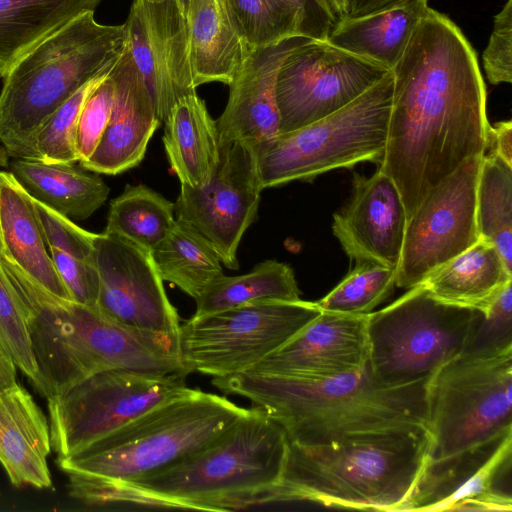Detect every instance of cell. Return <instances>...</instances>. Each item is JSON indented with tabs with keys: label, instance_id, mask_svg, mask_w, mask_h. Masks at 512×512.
<instances>
[{
	"label": "cell",
	"instance_id": "6da1fadb",
	"mask_svg": "<svg viewBox=\"0 0 512 512\" xmlns=\"http://www.w3.org/2000/svg\"><path fill=\"white\" fill-rule=\"evenodd\" d=\"M391 73L379 169L397 186L409 219L432 187L469 157L486 153V89L464 33L429 6Z\"/></svg>",
	"mask_w": 512,
	"mask_h": 512
},
{
	"label": "cell",
	"instance_id": "7a4b0ae2",
	"mask_svg": "<svg viewBox=\"0 0 512 512\" xmlns=\"http://www.w3.org/2000/svg\"><path fill=\"white\" fill-rule=\"evenodd\" d=\"M432 377L402 386H382L367 365L360 371L321 380L242 372L213 377L212 384L266 411L283 427L289 442L318 446L392 431L429 433Z\"/></svg>",
	"mask_w": 512,
	"mask_h": 512
},
{
	"label": "cell",
	"instance_id": "3957f363",
	"mask_svg": "<svg viewBox=\"0 0 512 512\" xmlns=\"http://www.w3.org/2000/svg\"><path fill=\"white\" fill-rule=\"evenodd\" d=\"M429 448L425 430L392 431L332 445L288 441L281 479L265 503L310 501L399 511L429 458Z\"/></svg>",
	"mask_w": 512,
	"mask_h": 512
},
{
	"label": "cell",
	"instance_id": "277c9868",
	"mask_svg": "<svg viewBox=\"0 0 512 512\" xmlns=\"http://www.w3.org/2000/svg\"><path fill=\"white\" fill-rule=\"evenodd\" d=\"M125 44L124 24H100L87 11L21 57L3 78L0 92V142L8 155L33 160V141L42 124L113 66Z\"/></svg>",
	"mask_w": 512,
	"mask_h": 512
},
{
	"label": "cell",
	"instance_id": "5b68a950",
	"mask_svg": "<svg viewBox=\"0 0 512 512\" xmlns=\"http://www.w3.org/2000/svg\"><path fill=\"white\" fill-rule=\"evenodd\" d=\"M288 450L283 427L254 407L201 449L130 483L184 509L227 511L265 503L279 483Z\"/></svg>",
	"mask_w": 512,
	"mask_h": 512
},
{
	"label": "cell",
	"instance_id": "8992f818",
	"mask_svg": "<svg viewBox=\"0 0 512 512\" xmlns=\"http://www.w3.org/2000/svg\"><path fill=\"white\" fill-rule=\"evenodd\" d=\"M245 411L226 397L189 388L57 464L66 475L134 482L201 449Z\"/></svg>",
	"mask_w": 512,
	"mask_h": 512
},
{
	"label": "cell",
	"instance_id": "52a82bcc",
	"mask_svg": "<svg viewBox=\"0 0 512 512\" xmlns=\"http://www.w3.org/2000/svg\"><path fill=\"white\" fill-rule=\"evenodd\" d=\"M392 92L389 71L338 111L251 148L261 187L311 180L363 161L380 164L387 144Z\"/></svg>",
	"mask_w": 512,
	"mask_h": 512
},
{
	"label": "cell",
	"instance_id": "ba28073f",
	"mask_svg": "<svg viewBox=\"0 0 512 512\" xmlns=\"http://www.w3.org/2000/svg\"><path fill=\"white\" fill-rule=\"evenodd\" d=\"M477 309L445 303L422 284L368 314V367L382 386L431 377L464 348Z\"/></svg>",
	"mask_w": 512,
	"mask_h": 512
},
{
	"label": "cell",
	"instance_id": "9c48e42d",
	"mask_svg": "<svg viewBox=\"0 0 512 512\" xmlns=\"http://www.w3.org/2000/svg\"><path fill=\"white\" fill-rule=\"evenodd\" d=\"M428 403V459L512 433V351L448 361L430 381Z\"/></svg>",
	"mask_w": 512,
	"mask_h": 512
},
{
	"label": "cell",
	"instance_id": "30bf717a",
	"mask_svg": "<svg viewBox=\"0 0 512 512\" xmlns=\"http://www.w3.org/2000/svg\"><path fill=\"white\" fill-rule=\"evenodd\" d=\"M321 313L316 302L258 301L192 316L180 325V356L187 375L248 372Z\"/></svg>",
	"mask_w": 512,
	"mask_h": 512
},
{
	"label": "cell",
	"instance_id": "8fae6325",
	"mask_svg": "<svg viewBox=\"0 0 512 512\" xmlns=\"http://www.w3.org/2000/svg\"><path fill=\"white\" fill-rule=\"evenodd\" d=\"M189 390L185 375L119 369L90 375L48 400L51 448L77 455L153 407Z\"/></svg>",
	"mask_w": 512,
	"mask_h": 512
},
{
	"label": "cell",
	"instance_id": "7c38bea8",
	"mask_svg": "<svg viewBox=\"0 0 512 512\" xmlns=\"http://www.w3.org/2000/svg\"><path fill=\"white\" fill-rule=\"evenodd\" d=\"M390 70L308 38L283 60L276 79L279 133L322 119L358 98Z\"/></svg>",
	"mask_w": 512,
	"mask_h": 512
},
{
	"label": "cell",
	"instance_id": "4fadbf2b",
	"mask_svg": "<svg viewBox=\"0 0 512 512\" xmlns=\"http://www.w3.org/2000/svg\"><path fill=\"white\" fill-rule=\"evenodd\" d=\"M483 156L466 159L432 187L407 221L396 286L413 288L480 239L476 189Z\"/></svg>",
	"mask_w": 512,
	"mask_h": 512
},
{
	"label": "cell",
	"instance_id": "5bb4252c",
	"mask_svg": "<svg viewBox=\"0 0 512 512\" xmlns=\"http://www.w3.org/2000/svg\"><path fill=\"white\" fill-rule=\"evenodd\" d=\"M262 190L252 149L238 142L220 146L219 164L207 184H181L176 219L200 233L222 264L238 269L237 250L255 220Z\"/></svg>",
	"mask_w": 512,
	"mask_h": 512
},
{
	"label": "cell",
	"instance_id": "9a60e30c",
	"mask_svg": "<svg viewBox=\"0 0 512 512\" xmlns=\"http://www.w3.org/2000/svg\"><path fill=\"white\" fill-rule=\"evenodd\" d=\"M512 433L428 459L399 511H511Z\"/></svg>",
	"mask_w": 512,
	"mask_h": 512
},
{
	"label": "cell",
	"instance_id": "2e32d148",
	"mask_svg": "<svg viewBox=\"0 0 512 512\" xmlns=\"http://www.w3.org/2000/svg\"><path fill=\"white\" fill-rule=\"evenodd\" d=\"M62 349L84 378L111 369L187 375L178 333L143 330L116 322L97 308L74 303L62 334Z\"/></svg>",
	"mask_w": 512,
	"mask_h": 512
},
{
	"label": "cell",
	"instance_id": "e0dca14e",
	"mask_svg": "<svg viewBox=\"0 0 512 512\" xmlns=\"http://www.w3.org/2000/svg\"><path fill=\"white\" fill-rule=\"evenodd\" d=\"M94 261L99 275L96 308L103 315L138 329L178 333L177 310L150 251L103 232L94 236Z\"/></svg>",
	"mask_w": 512,
	"mask_h": 512
},
{
	"label": "cell",
	"instance_id": "ac0fdd59",
	"mask_svg": "<svg viewBox=\"0 0 512 512\" xmlns=\"http://www.w3.org/2000/svg\"><path fill=\"white\" fill-rule=\"evenodd\" d=\"M367 315L321 311L250 373L321 380L356 372L368 365Z\"/></svg>",
	"mask_w": 512,
	"mask_h": 512
},
{
	"label": "cell",
	"instance_id": "d6986e66",
	"mask_svg": "<svg viewBox=\"0 0 512 512\" xmlns=\"http://www.w3.org/2000/svg\"><path fill=\"white\" fill-rule=\"evenodd\" d=\"M408 217L400 192L378 169L370 177L354 173L352 194L333 217V233L355 262L397 269Z\"/></svg>",
	"mask_w": 512,
	"mask_h": 512
},
{
	"label": "cell",
	"instance_id": "ffe728a7",
	"mask_svg": "<svg viewBox=\"0 0 512 512\" xmlns=\"http://www.w3.org/2000/svg\"><path fill=\"white\" fill-rule=\"evenodd\" d=\"M307 39L294 36L248 52L228 85L226 107L216 120L219 147L238 142L253 148L279 134L277 74L288 53Z\"/></svg>",
	"mask_w": 512,
	"mask_h": 512
},
{
	"label": "cell",
	"instance_id": "44dd1931",
	"mask_svg": "<svg viewBox=\"0 0 512 512\" xmlns=\"http://www.w3.org/2000/svg\"><path fill=\"white\" fill-rule=\"evenodd\" d=\"M110 76L115 95L108 125L93 154L80 165L88 171L116 175L143 160L161 121L127 42Z\"/></svg>",
	"mask_w": 512,
	"mask_h": 512
},
{
	"label": "cell",
	"instance_id": "7402d4cb",
	"mask_svg": "<svg viewBox=\"0 0 512 512\" xmlns=\"http://www.w3.org/2000/svg\"><path fill=\"white\" fill-rule=\"evenodd\" d=\"M51 449L47 418L30 393L18 384L0 392V463L10 482L51 488Z\"/></svg>",
	"mask_w": 512,
	"mask_h": 512
},
{
	"label": "cell",
	"instance_id": "603a6c76",
	"mask_svg": "<svg viewBox=\"0 0 512 512\" xmlns=\"http://www.w3.org/2000/svg\"><path fill=\"white\" fill-rule=\"evenodd\" d=\"M187 56L193 87L229 85L250 51L232 21L227 0H189Z\"/></svg>",
	"mask_w": 512,
	"mask_h": 512
},
{
	"label": "cell",
	"instance_id": "cb8c5ba5",
	"mask_svg": "<svg viewBox=\"0 0 512 512\" xmlns=\"http://www.w3.org/2000/svg\"><path fill=\"white\" fill-rule=\"evenodd\" d=\"M0 250L51 294L72 300L46 249L32 196L0 171Z\"/></svg>",
	"mask_w": 512,
	"mask_h": 512
},
{
	"label": "cell",
	"instance_id": "d4e9b609",
	"mask_svg": "<svg viewBox=\"0 0 512 512\" xmlns=\"http://www.w3.org/2000/svg\"><path fill=\"white\" fill-rule=\"evenodd\" d=\"M163 143L169 165L180 183L207 184L220 161L216 120L196 91L180 96L163 122Z\"/></svg>",
	"mask_w": 512,
	"mask_h": 512
},
{
	"label": "cell",
	"instance_id": "484cf974",
	"mask_svg": "<svg viewBox=\"0 0 512 512\" xmlns=\"http://www.w3.org/2000/svg\"><path fill=\"white\" fill-rule=\"evenodd\" d=\"M427 8L428 0H403L376 13L343 18L336 22L326 40L391 71Z\"/></svg>",
	"mask_w": 512,
	"mask_h": 512
},
{
	"label": "cell",
	"instance_id": "4316f807",
	"mask_svg": "<svg viewBox=\"0 0 512 512\" xmlns=\"http://www.w3.org/2000/svg\"><path fill=\"white\" fill-rule=\"evenodd\" d=\"M510 283L512 270L496 247L479 239L420 284L440 301L485 311Z\"/></svg>",
	"mask_w": 512,
	"mask_h": 512
},
{
	"label": "cell",
	"instance_id": "83f0119b",
	"mask_svg": "<svg viewBox=\"0 0 512 512\" xmlns=\"http://www.w3.org/2000/svg\"><path fill=\"white\" fill-rule=\"evenodd\" d=\"M11 172L34 199L68 218L87 219L106 201L109 187L74 163L16 159Z\"/></svg>",
	"mask_w": 512,
	"mask_h": 512
},
{
	"label": "cell",
	"instance_id": "f1b7e54d",
	"mask_svg": "<svg viewBox=\"0 0 512 512\" xmlns=\"http://www.w3.org/2000/svg\"><path fill=\"white\" fill-rule=\"evenodd\" d=\"M102 0H0V78L42 40Z\"/></svg>",
	"mask_w": 512,
	"mask_h": 512
},
{
	"label": "cell",
	"instance_id": "f546056e",
	"mask_svg": "<svg viewBox=\"0 0 512 512\" xmlns=\"http://www.w3.org/2000/svg\"><path fill=\"white\" fill-rule=\"evenodd\" d=\"M151 255L162 280L194 299L223 275L222 262L211 244L190 225L177 219Z\"/></svg>",
	"mask_w": 512,
	"mask_h": 512
},
{
	"label": "cell",
	"instance_id": "4dcf8cb0",
	"mask_svg": "<svg viewBox=\"0 0 512 512\" xmlns=\"http://www.w3.org/2000/svg\"><path fill=\"white\" fill-rule=\"evenodd\" d=\"M300 294L292 268L276 260H266L246 274H223L218 277L195 299L196 311L193 316L199 317L258 301H296L300 299Z\"/></svg>",
	"mask_w": 512,
	"mask_h": 512
},
{
	"label": "cell",
	"instance_id": "1f68e13d",
	"mask_svg": "<svg viewBox=\"0 0 512 512\" xmlns=\"http://www.w3.org/2000/svg\"><path fill=\"white\" fill-rule=\"evenodd\" d=\"M175 204L151 188L127 184L110 202L105 233L152 251L167 236L176 219Z\"/></svg>",
	"mask_w": 512,
	"mask_h": 512
},
{
	"label": "cell",
	"instance_id": "d6a6232c",
	"mask_svg": "<svg viewBox=\"0 0 512 512\" xmlns=\"http://www.w3.org/2000/svg\"><path fill=\"white\" fill-rule=\"evenodd\" d=\"M476 222L480 239L494 245L512 270V165L493 152L481 160Z\"/></svg>",
	"mask_w": 512,
	"mask_h": 512
},
{
	"label": "cell",
	"instance_id": "836d02e7",
	"mask_svg": "<svg viewBox=\"0 0 512 512\" xmlns=\"http://www.w3.org/2000/svg\"><path fill=\"white\" fill-rule=\"evenodd\" d=\"M227 4L237 33L249 50L302 36L299 14L285 0H227Z\"/></svg>",
	"mask_w": 512,
	"mask_h": 512
},
{
	"label": "cell",
	"instance_id": "e575fe53",
	"mask_svg": "<svg viewBox=\"0 0 512 512\" xmlns=\"http://www.w3.org/2000/svg\"><path fill=\"white\" fill-rule=\"evenodd\" d=\"M125 25L126 42L163 123L179 94L168 73L159 47L153 40L140 4L133 0Z\"/></svg>",
	"mask_w": 512,
	"mask_h": 512
},
{
	"label": "cell",
	"instance_id": "d590c367",
	"mask_svg": "<svg viewBox=\"0 0 512 512\" xmlns=\"http://www.w3.org/2000/svg\"><path fill=\"white\" fill-rule=\"evenodd\" d=\"M395 286L396 269L369 261L356 262L346 277L316 303L321 311L367 315L390 296Z\"/></svg>",
	"mask_w": 512,
	"mask_h": 512
},
{
	"label": "cell",
	"instance_id": "8d00e7d4",
	"mask_svg": "<svg viewBox=\"0 0 512 512\" xmlns=\"http://www.w3.org/2000/svg\"><path fill=\"white\" fill-rule=\"evenodd\" d=\"M146 18L150 34L160 49L176 85L190 82L187 56L186 16L189 0H136Z\"/></svg>",
	"mask_w": 512,
	"mask_h": 512
},
{
	"label": "cell",
	"instance_id": "74e56055",
	"mask_svg": "<svg viewBox=\"0 0 512 512\" xmlns=\"http://www.w3.org/2000/svg\"><path fill=\"white\" fill-rule=\"evenodd\" d=\"M113 66L84 84L46 119L33 141V160L46 163L78 162L75 136L81 109L87 97L109 75Z\"/></svg>",
	"mask_w": 512,
	"mask_h": 512
},
{
	"label": "cell",
	"instance_id": "f35d334b",
	"mask_svg": "<svg viewBox=\"0 0 512 512\" xmlns=\"http://www.w3.org/2000/svg\"><path fill=\"white\" fill-rule=\"evenodd\" d=\"M0 347L34 387L38 382L26 313L22 301L0 262Z\"/></svg>",
	"mask_w": 512,
	"mask_h": 512
},
{
	"label": "cell",
	"instance_id": "ab89813d",
	"mask_svg": "<svg viewBox=\"0 0 512 512\" xmlns=\"http://www.w3.org/2000/svg\"><path fill=\"white\" fill-rule=\"evenodd\" d=\"M512 351V283L487 310H476L460 355L488 358Z\"/></svg>",
	"mask_w": 512,
	"mask_h": 512
},
{
	"label": "cell",
	"instance_id": "60d3db41",
	"mask_svg": "<svg viewBox=\"0 0 512 512\" xmlns=\"http://www.w3.org/2000/svg\"><path fill=\"white\" fill-rule=\"evenodd\" d=\"M70 495L90 506L121 505L128 509H184L182 505L146 492L130 483L70 474Z\"/></svg>",
	"mask_w": 512,
	"mask_h": 512
},
{
	"label": "cell",
	"instance_id": "b9f144b4",
	"mask_svg": "<svg viewBox=\"0 0 512 512\" xmlns=\"http://www.w3.org/2000/svg\"><path fill=\"white\" fill-rule=\"evenodd\" d=\"M114 95L115 84L109 73L84 102L75 136L79 163L86 161L97 148L111 116Z\"/></svg>",
	"mask_w": 512,
	"mask_h": 512
},
{
	"label": "cell",
	"instance_id": "7bdbcfd3",
	"mask_svg": "<svg viewBox=\"0 0 512 512\" xmlns=\"http://www.w3.org/2000/svg\"><path fill=\"white\" fill-rule=\"evenodd\" d=\"M33 201L48 247H56L78 259L94 260V233L80 228L44 203L34 198Z\"/></svg>",
	"mask_w": 512,
	"mask_h": 512
},
{
	"label": "cell",
	"instance_id": "ee69618b",
	"mask_svg": "<svg viewBox=\"0 0 512 512\" xmlns=\"http://www.w3.org/2000/svg\"><path fill=\"white\" fill-rule=\"evenodd\" d=\"M54 267L72 301L96 308L99 275L95 261H87L56 248L48 247Z\"/></svg>",
	"mask_w": 512,
	"mask_h": 512
},
{
	"label": "cell",
	"instance_id": "f6af8a7d",
	"mask_svg": "<svg viewBox=\"0 0 512 512\" xmlns=\"http://www.w3.org/2000/svg\"><path fill=\"white\" fill-rule=\"evenodd\" d=\"M482 59L491 84L512 82V0H507L495 15L493 30Z\"/></svg>",
	"mask_w": 512,
	"mask_h": 512
},
{
	"label": "cell",
	"instance_id": "bcb514c9",
	"mask_svg": "<svg viewBox=\"0 0 512 512\" xmlns=\"http://www.w3.org/2000/svg\"><path fill=\"white\" fill-rule=\"evenodd\" d=\"M298 12L302 36L326 40L337 18L329 0H285Z\"/></svg>",
	"mask_w": 512,
	"mask_h": 512
},
{
	"label": "cell",
	"instance_id": "7dc6e473",
	"mask_svg": "<svg viewBox=\"0 0 512 512\" xmlns=\"http://www.w3.org/2000/svg\"><path fill=\"white\" fill-rule=\"evenodd\" d=\"M489 152L496 153L508 164L512 165V122L500 121L490 125L488 131Z\"/></svg>",
	"mask_w": 512,
	"mask_h": 512
},
{
	"label": "cell",
	"instance_id": "c3c4849f",
	"mask_svg": "<svg viewBox=\"0 0 512 512\" xmlns=\"http://www.w3.org/2000/svg\"><path fill=\"white\" fill-rule=\"evenodd\" d=\"M403 0H349L348 13L344 18H355L389 9Z\"/></svg>",
	"mask_w": 512,
	"mask_h": 512
},
{
	"label": "cell",
	"instance_id": "681fc988",
	"mask_svg": "<svg viewBox=\"0 0 512 512\" xmlns=\"http://www.w3.org/2000/svg\"><path fill=\"white\" fill-rule=\"evenodd\" d=\"M16 368L11 357L0 347V392L17 384Z\"/></svg>",
	"mask_w": 512,
	"mask_h": 512
},
{
	"label": "cell",
	"instance_id": "f907efd6",
	"mask_svg": "<svg viewBox=\"0 0 512 512\" xmlns=\"http://www.w3.org/2000/svg\"><path fill=\"white\" fill-rule=\"evenodd\" d=\"M330 6L337 18V21L343 19L349 8V0H329Z\"/></svg>",
	"mask_w": 512,
	"mask_h": 512
},
{
	"label": "cell",
	"instance_id": "816d5d0a",
	"mask_svg": "<svg viewBox=\"0 0 512 512\" xmlns=\"http://www.w3.org/2000/svg\"><path fill=\"white\" fill-rule=\"evenodd\" d=\"M8 153L4 147H0V166L7 165Z\"/></svg>",
	"mask_w": 512,
	"mask_h": 512
}]
</instances>
